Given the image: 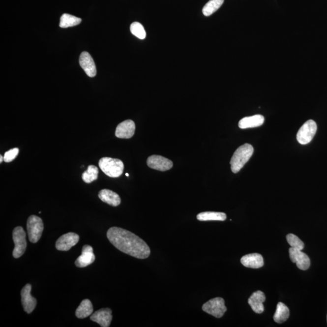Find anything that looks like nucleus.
I'll use <instances>...</instances> for the list:
<instances>
[{"instance_id": "nucleus-23", "label": "nucleus", "mask_w": 327, "mask_h": 327, "mask_svg": "<svg viewBox=\"0 0 327 327\" xmlns=\"http://www.w3.org/2000/svg\"><path fill=\"white\" fill-rule=\"evenodd\" d=\"M82 19L72 15L64 14L60 18L59 26L61 28H67L80 25Z\"/></svg>"}, {"instance_id": "nucleus-10", "label": "nucleus", "mask_w": 327, "mask_h": 327, "mask_svg": "<svg viewBox=\"0 0 327 327\" xmlns=\"http://www.w3.org/2000/svg\"><path fill=\"white\" fill-rule=\"evenodd\" d=\"M79 235L70 232L62 235L56 242V248L59 251H68L79 241Z\"/></svg>"}, {"instance_id": "nucleus-6", "label": "nucleus", "mask_w": 327, "mask_h": 327, "mask_svg": "<svg viewBox=\"0 0 327 327\" xmlns=\"http://www.w3.org/2000/svg\"><path fill=\"white\" fill-rule=\"evenodd\" d=\"M202 308L204 311L216 318H222L227 311L224 300L222 297H215L208 300L203 305Z\"/></svg>"}, {"instance_id": "nucleus-12", "label": "nucleus", "mask_w": 327, "mask_h": 327, "mask_svg": "<svg viewBox=\"0 0 327 327\" xmlns=\"http://www.w3.org/2000/svg\"><path fill=\"white\" fill-rule=\"evenodd\" d=\"M135 132V122L132 120L127 119L118 125L115 136L121 139H129L134 135Z\"/></svg>"}, {"instance_id": "nucleus-15", "label": "nucleus", "mask_w": 327, "mask_h": 327, "mask_svg": "<svg viewBox=\"0 0 327 327\" xmlns=\"http://www.w3.org/2000/svg\"><path fill=\"white\" fill-rule=\"evenodd\" d=\"M80 64L89 77H95L96 69L95 62L90 55L87 52H83L80 57Z\"/></svg>"}, {"instance_id": "nucleus-13", "label": "nucleus", "mask_w": 327, "mask_h": 327, "mask_svg": "<svg viewBox=\"0 0 327 327\" xmlns=\"http://www.w3.org/2000/svg\"><path fill=\"white\" fill-rule=\"evenodd\" d=\"M90 319L102 327H109L112 320V311L109 308H102L95 311L90 316Z\"/></svg>"}, {"instance_id": "nucleus-1", "label": "nucleus", "mask_w": 327, "mask_h": 327, "mask_svg": "<svg viewBox=\"0 0 327 327\" xmlns=\"http://www.w3.org/2000/svg\"><path fill=\"white\" fill-rule=\"evenodd\" d=\"M107 237L117 249L133 257L143 260L150 255L148 245L140 237L128 230L119 227H111L107 231Z\"/></svg>"}, {"instance_id": "nucleus-25", "label": "nucleus", "mask_w": 327, "mask_h": 327, "mask_svg": "<svg viewBox=\"0 0 327 327\" xmlns=\"http://www.w3.org/2000/svg\"><path fill=\"white\" fill-rule=\"evenodd\" d=\"M98 169L97 167L90 165L88 166L87 171L83 173L82 175V179L86 183L89 184L98 179Z\"/></svg>"}, {"instance_id": "nucleus-2", "label": "nucleus", "mask_w": 327, "mask_h": 327, "mask_svg": "<svg viewBox=\"0 0 327 327\" xmlns=\"http://www.w3.org/2000/svg\"><path fill=\"white\" fill-rule=\"evenodd\" d=\"M253 146L249 144H245L237 149L230 161L231 170L234 174L242 169L253 155Z\"/></svg>"}, {"instance_id": "nucleus-27", "label": "nucleus", "mask_w": 327, "mask_h": 327, "mask_svg": "<svg viewBox=\"0 0 327 327\" xmlns=\"http://www.w3.org/2000/svg\"><path fill=\"white\" fill-rule=\"evenodd\" d=\"M288 243L292 247L297 248V249L302 250L304 248V244L301 240L297 236L294 234H289L287 236Z\"/></svg>"}, {"instance_id": "nucleus-22", "label": "nucleus", "mask_w": 327, "mask_h": 327, "mask_svg": "<svg viewBox=\"0 0 327 327\" xmlns=\"http://www.w3.org/2000/svg\"><path fill=\"white\" fill-rule=\"evenodd\" d=\"M289 308L284 303L279 302L278 305H277L276 312L274 313L273 317L274 321L276 323L282 324L289 319Z\"/></svg>"}, {"instance_id": "nucleus-3", "label": "nucleus", "mask_w": 327, "mask_h": 327, "mask_svg": "<svg viewBox=\"0 0 327 327\" xmlns=\"http://www.w3.org/2000/svg\"><path fill=\"white\" fill-rule=\"evenodd\" d=\"M99 167L104 174L111 178L121 176L124 168V164L121 160L109 157H104L99 159Z\"/></svg>"}, {"instance_id": "nucleus-7", "label": "nucleus", "mask_w": 327, "mask_h": 327, "mask_svg": "<svg viewBox=\"0 0 327 327\" xmlns=\"http://www.w3.org/2000/svg\"><path fill=\"white\" fill-rule=\"evenodd\" d=\"M317 130V125L312 119L308 121L302 125L297 133L298 143L302 145H307L311 142Z\"/></svg>"}, {"instance_id": "nucleus-8", "label": "nucleus", "mask_w": 327, "mask_h": 327, "mask_svg": "<svg viewBox=\"0 0 327 327\" xmlns=\"http://www.w3.org/2000/svg\"><path fill=\"white\" fill-rule=\"evenodd\" d=\"M289 255L290 260L293 263L297 264L298 268L301 270H307L310 266L309 257L302 250L295 248H290Z\"/></svg>"}, {"instance_id": "nucleus-17", "label": "nucleus", "mask_w": 327, "mask_h": 327, "mask_svg": "<svg viewBox=\"0 0 327 327\" xmlns=\"http://www.w3.org/2000/svg\"><path fill=\"white\" fill-rule=\"evenodd\" d=\"M240 263L246 268H259L264 266V259L260 254H248L242 257Z\"/></svg>"}, {"instance_id": "nucleus-11", "label": "nucleus", "mask_w": 327, "mask_h": 327, "mask_svg": "<svg viewBox=\"0 0 327 327\" xmlns=\"http://www.w3.org/2000/svg\"><path fill=\"white\" fill-rule=\"evenodd\" d=\"M31 290H32V286L28 284L23 288L21 292L23 307L26 312L28 314L33 312L37 303L35 298L33 297L30 294Z\"/></svg>"}, {"instance_id": "nucleus-9", "label": "nucleus", "mask_w": 327, "mask_h": 327, "mask_svg": "<svg viewBox=\"0 0 327 327\" xmlns=\"http://www.w3.org/2000/svg\"><path fill=\"white\" fill-rule=\"evenodd\" d=\"M148 166L151 169L159 171H167L172 168L174 164L170 159L160 155H151L149 157Z\"/></svg>"}, {"instance_id": "nucleus-29", "label": "nucleus", "mask_w": 327, "mask_h": 327, "mask_svg": "<svg viewBox=\"0 0 327 327\" xmlns=\"http://www.w3.org/2000/svg\"><path fill=\"white\" fill-rule=\"evenodd\" d=\"M4 161V156L0 155V163H2V162Z\"/></svg>"}, {"instance_id": "nucleus-21", "label": "nucleus", "mask_w": 327, "mask_h": 327, "mask_svg": "<svg viewBox=\"0 0 327 327\" xmlns=\"http://www.w3.org/2000/svg\"><path fill=\"white\" fill-rule=\"evenodd\" d=\"M196 218H197L198 220L200 221H224L227 219V215L226 213L222 212L205 211V212L199 213Z\"/></svg>"}, {"instance_id": "nucleus-14", "label": "nucleus", "mask_w": 327, "mask_h": 327, "mask_svg": "<svg viewBox=\"0 0 327 327\" xmlns=\"http://www.w3.org/2000/svg\"><path fill=\"white\" fill-rule=\"evenodd\" d=\"M95 260L93 248L90 245H85L83 246L82 255L77 259L75 264L77 268H83L90 265Z\"/></svg>"}, {"instance_id": "nucleus-20", "label": "nucleus", "mask_w": 327, "mask_h": 327, "mask_svg": "<svg viewBox=\"0 0 327 327\" xmlns=\"http://www.w3.org/2000/svg\"><path fill=\"white\" fill-rule=\"evenodd\" d=\"M93 311V305L90 300L87 299H84L76 310L75 315L78 318L84 319L91 315Z\"/></svg>"}, {"instance_id": "nucleus-16", "label": "nucleus", "mask_w": 327, "mask_h": 327, "mask_svg": "<svg viewBox=\"0 0 327 327\" xmlns=\"http://www.w3.org/2000/svg\"><path fill=\"white\" fill-rule=\"evenodd\" d=\"M266 300V296L261 291L254 292L248 299V303L252 310L256 313L261 314L263 313L264 307L263 302Z\"/></svg>"}, {"instance_id": "nucleus-5", "label": "nucleus", "mask_w": 327, "mask_h": 327, "mask_svg": "<svg viewBox=\"0 0 327 327\" xmlns=\"http://www.w3.org/2000/svg\"><path fill=\"white\" fill-rule=\"evenodd\" d=\"M12 237L15 244L13 256L15 258H19L25 253L27 247L26 232L22 227H17L13 231Z\"/></svg>"}, {"instance_id": "nucleus-18", "label": "nucleus", "mask_w": 327, "mask_h": 327, "mask_svg": "<svg viewBox=\"0 0 327 327\" xmlns=\"http://www.w3.org/2000/svg\"><path fill=\"white\" fill-rule=\"evenodd\" d=\"M264 117L261 115H255L252 117H245L240 120L239 127L241 129L260 127L264 122Z\"/></svg>"}, {"instance_id": "nucleus-28", "label": "nucleus", "mask_w": 327, "mask_h": 327, "mask_svg": "<svg viewBox=\"0 0 327 327\" xmlns=\"http://www.w3.org/2000/svg\"><path fill=\"white\" fill-rule=\"evenodd\" d=\"M18 153H19V149L18 148L10 149L4 153V161L6 163H10V162L14 161L18 156Z\"/></svg>"}, {"instance_id": "nucleus-19", "label": "nucleus", "mask_w": 327, "mask_h": 327, "mask_svg": "<svg viewBox=\"0 0 327 327\" xmlns=\"http://www.w3.org/2000/svg\"><path fill=\"white\" fill-rule=\"evenodd\" d=\"M98 196L103 202L108 204L110 206L117 207L121 204L119 196L111 190H101L99 192Z\"/></svg>"}, {"instance_id": "nucleus-24", "label": "nucleus", "mask_w": 327, "mask_h": 327, "mask_svg": "<svg viewBox=\"0 0 327 327\" xmlns=\"http://www.w3.org/2000/svg\"><path fill=\"white\" fill-rule=\"evenodd\" d=\"M224 0H210L203 7V13L206 17L210 16L220 8Z\"/></svg>"}, {"instance_id": "nucleus-4", "label": "nucleus", "mask_w": 327, "mask_h": 327, "mask_svg": "<svg viewBox=\"0 0 327 327\" xmlns=\"http://www.w3.org/2000/svg\"><path fill=\"white\" fill-rule=\"evenodd\" d=\"M27 229L29 239L32 243H36L40 240L44 230L42 219L37 216L29 217L27 221Z\"/></svg>"}, {"instance_id": "nucleus-30", "label": "nucleus", "mask_w": 327, "mask_h": 327, "mask_svg": "<svg viewBox=\"0 0 327 327\" xmlns=\"http://www.w3.org/2000/svg\"><path fill=\"white\" fill-rule=\"evenodd\" d=\"M125 176H126V177H129V175L127 173H126V174H125Z\"/></svg>"}, {"instance_id": "nucleus-26", "label": "nucleus", "mask_w": 327, "mask_h": 327, "mask_svg": "<svg viewBox=\"0 0 327 327\" xmlns=\"http://www.w3.org/2000/svg\"><path fill=\"white\" fill-rule=\"evenodd\" d=\"M131 33L140 40L146 38V32L143 26L138 22L133 23L130 26Z\"/></svg>"}]
</instances>
